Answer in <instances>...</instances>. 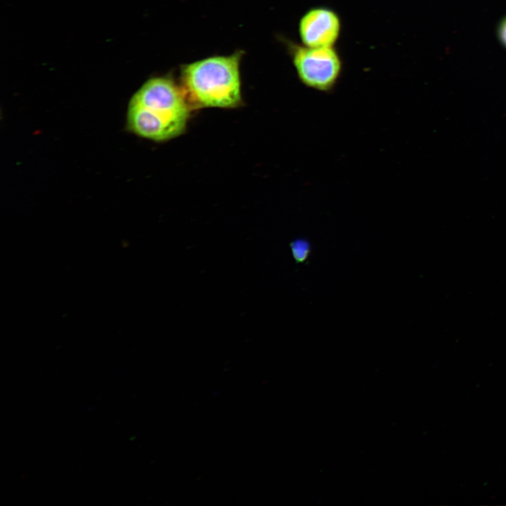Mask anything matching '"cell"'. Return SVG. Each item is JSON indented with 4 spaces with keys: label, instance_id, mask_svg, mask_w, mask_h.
<instances>
[{
    "label": "cell",
    "instance_id": "6da1fadb",
    "mask_svg": "<svg viewBox=\"0 0 506 506\" xmlns=\"http://www.w3.org/2000/svg\"><path fill=\"white\" fill-rule=\"evenodd\" d=\"M191 108L182 87L172 79L152 77L131 97L126 128L153 141H167L184 133Z\"/></svg>",
    "mask_w": 506,
    "mask_h": 506
},
{
    "label": "cell",
    "instance_id": "7a4b0ae2",
    "mask_svg": "<svg viewBox=\"0 0 506 506\" xmlns=\"http://www.w3.org/2000/svg\"><path fill=\"white\" fill-rule=\"evenodd\" d=\"M241 51L214 56L183 65L181 87L195 108H235L242 105Z\"/></svg>",
    "mask_w": 506,
    "mask_h": 506
},
{
    "label": "cell",
    "instance_id": "3957f363",
    "mask_svg": "<svg viewBox=\"0 0 506 506\" xmlns=\"http://www.w3.org/2000/svg\"><path fill=\"white\" fill-rule=\"evenodd\" d=\"M292 63L301 83L319 92H331L343 70L342 58L335 46H291Z\"/></svg>",
    "mask_w": 506,
    "mask_h": 506
},
{
    "label": "cell",
    "instance_id": "277c9868",
    "mask_svg": "<svg viewBox=\"0 0 506 506\" xmlns=\"http://www.w3.org/2000/svg\"><path fill=\"white\" fill-rule=\"evenodd\" d=\"M341 30L339 14L323 6L310 8L301 17L298 25L301 44L309 47L335 46Z\"/></svg>",
    "mask_w": 506,
    "mask_h": 506
},
{
    "label": "cell",
    "instance_id": "5b68a950",
    "mask_svg": "<svg viewBox=\"0 0 506 506\" xmlns=\"http://www.w3.org/2000/svg\"><path fill=\"white\" fill-rule=\"evenodd\" d=\"M292 258L297 264H305L312 252L311 242L306 238L298 237L289 243Z\"/></svg>",
    "mask_w": 506,
    "mask_h": 506
},
{
    "label": "cell",
    "instance_id": "8992f818",
    "mask_svg": "<svg viewBox=\"0 0 506 506\" xmlns=\"http://www.w3.org/2000/svg\"><path fill=\"white\" fill-rule=\"evenodd\" d=\"M496 37L500 44L506 50V15L501 18L497 25Z\"/></svg>",
    "mask_w": 506,
    "mask_h": 506
}]
</instances>
